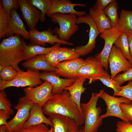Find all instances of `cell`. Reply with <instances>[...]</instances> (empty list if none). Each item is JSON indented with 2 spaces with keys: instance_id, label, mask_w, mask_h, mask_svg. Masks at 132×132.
Listing matches in <instances>:
<instances>
[{
  "instance_id": "1",
  "label": "cell",
  "mask_w": 132,
  "mask_h": 132,
  "mask_svg": "<svg viewBox=\"0 0 132 132\" xmlns=\"http://www.w3.org/2000/svg\"><path fill=\"white\" fill-rule=\"evenodd\" d=\"M42 109L44 114H57L70 117L75 120L80 127L84 123L81 110L66 90L53 95Z\"/></svg>"
},
{
  "instance_id": "2",
  "label": "cell",
  "mask_w": 132,
  "mask_h": 132,
  "mask_svg": "<svg viewBox=\"0 0 132 132\" xmlns=\"http://www.w3.org/2000/svg\"><path fill=\"white\" fill-rule=\"evenodd\" d=\"M26 44L18 34L3 39L0 44V71L7 66H12L18 72L21 70L18 64L24 60Z\"/></svg>"
},
{
  "instance_id": "3",
  "label": "cell",
  "mask_w": 132,
  "mask_h": 132,
  "mask_svg": "<svg viewBox=\"0 0 132 132\" xmlns=\"http://www.w3.org/2000/svg\"><path fill=\"white\" fill-rule=\"evenodd\" d=\"M100 93H92L90 99L87 103H81V113L84 120V132H97L102 124V119L100 118L101 108L97 107Z\"/></svg>"
},
{
  "instance_id": "4",
  "label": "cell",
  "mask_w": 132,
  "mask_h": 132,
  "mask_svg": "<svg viewBox=\"0 0 132 132\" xmlns=\"http://www.w3.org/2000/svg\"><path fill=\"white\" fill-rule=\"evenodd\" d=\"M50 17L53 22L59 25V27L55 28L54 31L60 40L67 41L78 29L77 24V18L75 14L56 13Z\"/></svg>"
},
{
  "instance_id": "5",
  "label": "cell",
  "mask_w": 132,
  "mask_h": 132,
  "mask_svg": "<svg viewBox=\"0 0 132 132\" xmlns=\"http://www.w3.org/2000/svg\"><path fill=\"white\" fill-rule=\"evenodd\" d=\"M43 83L39 71L29 69H27L26 71L21 70L18 72L15 77L11 80L4 81L0 80V90L12 87H34Z\"/></svg>"
},
{
  "instance_id": "6",
  "label": "cell",
  "mask_w": 132,
  "mask_h": 132,
  "mask_svg": "<svg viewBox=\"0 0 132 132\" xmlns=\"http://www.w3.org/2000/svg\"><path fill=\"white\" fill-rule=\"evenodd\" d=\"M33 103L25 96L20 97L14 108L17 110L14 117L7 122L6 132H16L23 127L28 119L31 107Z\"/></svg>"
},
{
  "instance_id": "7",
  "label": "cell",
  "mask_w": 132,
  "mask_h": 132,
  "mask_svg": "<svg viewBox=\"0 0 132 132\" xmlns=\"http://www.w3.org/2000/svg\"><path fill=\"white\" fill-rule=\"evenodd\" d=\"M100 93V98L103 99L107 106L106 111L104 114L100 115V118L102 119L110 116H114L119 118L122 121L130 122L126 118L121 108L120 104L122 103H132V102L128 99L123 97H117L111 96L106 93L104 89L99 91Z\"/></svg>"
},
{
  "instance_id": "8",
  "label": "cell",
  "mask_w": 132,
  "mask_h": 132,
  "mask_svg": "<svg viewBox=\"0 0 132 132\" xmlns=\"http://www.w3.org/2000/svg\"><path fill=\"white\" fill-rule=\"evenodd\" d=\"M52 87L50 83L45 81L41 85L36 87H26L23 88V91L24 96L28 99L42 108L53 97Z\"/></svg>"
},
{
  "instance_id": "9",
  "label": "cell",
  "mask_w": 132,
  "mask_h": 132,
  "mask_svg": "<svg viewBox=\"0 0 132 132\" xmlns=\"http://www.w3.org/2000/svg\"><path fill=\"white\" fill-rule=\"evenodd\" d=\"M105 70L102 64L92 57H88L84 61L78 71V77L89 80V84L99 80Z\"/></svg>"
},
{
  "instance_id": "10",
  "label": "cell",
  "mask_w": 132,
  "mask_h": 132,
  "mask_svg": "<svg viewBox=\"0 0 132 132\" xmlns=\"http://www.w3.org/2000/svg\"><path fill=\"white\" fill-rule=\"evenodd\" d=\"M82 23L88 24L90 29L89 40L87 44L85 45L77 46L75 49L80 56L87 55L93 51L96 46L97 38L99 33L95 23L89 14L77 18V24L78 25Z\"/></svg>"
},
{
  "instance_id": "11",
  "label": "cell",
  "mask_w": 132,
  "mask_h": 132,
  "mask_svg": "<svg viewBox=\"0 0 132 132\" xmlns=\"http://www.w3.org/2000/svg\"><path fill=\"white\" fill-rule=\"evenodd\" d=\"M122 33L115 27L100 33V37L104 41V46L102 51L96 54L94 57L102 64L106 71L108 69V59L112 47L115 42Z\"/></svg>"
},
{
  "instance_id": "12",
  "label": "cell",
  "mask_w": 132,
  "mask_h": 132,
  "mask_svg": "<svg viewBox=\"0 0 132 132\" xmlns=\"http://www.w3.org/2000/svg\"><path fill=\"white\" fill-rule=\"evenodd\" d=\"M29 39L31 44L44 47L46 43L53 45L60 43L61 44L73 45V44L60 40L57 34L54 35V31L50 28L46 30L40 31L35 28L30 29Z\"/></svg>"
},
{
  "instance_id": "13",
  "label": "cell",
  "mask_w": 132,
  "mask_h": 132,
  "mask_svg": "<svg viewBox=\"0 0 132 132\" xmlns=\"http://www.w3.org/2000/svg\"><path fill=\"white\" fill-rule=\"evenodd\" d=\"M87 7L86 4L73 3L69 0H51L50 5L46 15L50 17L56 13L63 14H71L78 17L86 15V13L84 11L76 10L75 6Z\"/></svg>"
},
{
  "instance_id": "14",
  "label": "cell",
  "mask_w": 132,
  "mask_h": 132,
  "mask_svg": "<svg viewBox=\"0 0 132 132\" xmlns=\"http://www.w3.org/2000/svg\"><path fill=\"white\" fill-rule=\"evenodd\" d=\"M108 61L110 65L111 78L113 80L119 73L122 71L124 72L132 67L131 63L120 50L114 45L112 47Z\"/></svg>"
},
{
  "instance_id": "15",
  "label": "cell",
  "mask_w": 132,
  "mask_h": 132,
  "mask_svg": "<svg viewBox=\"0 0 132 132\" xmlns=\"http://www.w3.org/2000/svg\"><path fill=\"white\" fill-rule=\"evenodd\" d=\"M53 124V132H76L80 126L74 119L55 114L49 116Z\"/></svg>"
},
{
  "instance_id": "16",
  "label": "cell",
  "mask_w": 132,
  "mask_h": 132,
  "mask_svg": "<svg viewBox=\"0 0 132 132\" xmlns=\"http://www.w3.org/2000/svg\"><path fill=\"white\" fill-rule=\"evenodd\" d=\"M40 77L42 80L50 83L53 87V95L60 93L75 81L76 78H63L60 77L55 72H44L40 73Z\"/></svg>"
},
{
  "instance_id": "17",
  "label": "cell",
  "mask_w": 132,
  "mask_h": 132,
  "mask_svg": "<svg viewBox=\"0 0 132 132\" xmlns=\"http://www.w3.org/2000/svg\"><path fill=\"white\" fill-rule=\"evenodd\" d=\"M84 60L79 58L74 60L62 61L55 66V73L58 75L66 78H77L78 71Z\"/></svg>"
},
{
  "instance_id": "18",
  "label": "cell",
  "mask_w": 132,
  "mask_h": 132,
  "mask_svg": "<svg viewBox=\"0 0 132 132\" xmlns=\"http://www.w3.org/2000/svg\"><path fill=\"white\" fill-rule=\"evenodd\" d=\"M24 20L30 29H33L40 20L41 12L26 0H18Z\"/></svg>"
},
{
  "instance_id": "19",
  "label": "cell",
  "mask_w": 132,
  "mask_h": 132,
  "mask_svg": "<svg viewBox=\"0 0 132 132\" xmlns=\"http://www.w3.org/2000/svg\"><path fill=\"white\" fill-rule=\"evenodd\" d=\"M16 11L13 9L10 12L11 19L10 26L6 36L8 37L14 34H17L22 36L23 39H29V32L26 30Z\"/></svg>"
},
{
  "instance_id": "20",
  "label": "cell",
  "mask_w": 132,
  "mask_h": 132,
  "mask_svg": "<svg viewBox=\"0 0 132 132\" xmlns=\"http://www.w3.org/2000/svg\"><path fill=\"white\" fill-rule=\"evenodd\" d=\"M42 108L36 103H33L30 110L29 117L24 123L23 127L25 128L44 123L53 126L52 123L50 120L44 115Z\"/></svg>"
},
{
  "instance_id": "21",
  "label": "cell",
  "mask_w": 132,
  "mask_h": 132,
  "mask_svg": "<svg viewBox=\"0 0 132 132\" xmlns=\"http://www.w3.org/2000/svg\"><path fill=\"white\" fill-rule=\"evenodd\" d=\"M21 65L25 68L36 71L55 72L56 70V68L48 64L44 55H38L29 58Z\"/></svg>"
},
{
  "instance_id": "22",
  "label": "cell",
  "mask_w": 132,
  "mask_h": 132,
  "mask_svg": "<svg viewBox=\"0 0 132 132\" xmlns=\"http://www.w3.org/2000/svg\"><path fill=\"white\" fill-rule=\"evenodd\" d=\"M89 14L95 23L99 33L112 28L110 18L102 10H95L90 7Z\"/></svg>"
},
{
  "instance_id": "23",
  "label": "cell",
  "mask_w": 132,
  "mask_h": 132,
  "mask_svg": "<svg viewBox=\"0 0 132 132\" xmlns=\"http://www.w3.org/2000/svg\"><path fill=\"white\" fill-rule=\"evenodd\" d=\"M61 44L60 43H56L49 47H45L32 44L28 45L26 44L24 48V60H26L38 55H45L51 51L58 48Z\"/></svg>"
},
{
  "instance_id": "24",
  "label": "cell",
  "mask_w": 132,
  "mask_h": 132,
  "mask_svg": "<svg viewBox=\"0 0 132 132\" xmlns=\"http://www.w3.org/2000/svg\"><path fill=\"white\" fill-rule=\"evenodd\" d=\"M86 80V79L78 77L73 84L65 89L68 91L71 97L81 111L80 99L82 94L86 89L83 86L84 83Z\"/></svg>"
},
{
  "instance_id": "25",
  "label": "cell",
  "mask_w": 132,
  "mask_h": 132,
  "mask_svg": "<svg viewBox=\"0 0 132 132\" xmlns=\"http://www.w3.org/2000/svg\"><path fill=\"white\" fill-rule=\"evenodd\" d=\"M116 28L121 33L132 34V11L121 10Z\"/></svg>"
},
{
  "instance_id": "26",
  "label": "cell",
  "mask_w": 132,
  "mask_h": 132,
  "mask_svg": "<svg viewBox=\"0 0 132 132\" xmlns=\"http://www.w3.org/2000/svg\"><path fill=\"white\" fill-rule=\"evenodd\" d=\"M114 44L120 50L124 56L132 66V58L130 53L127 34L124 33H122L115 42Z\"/></svg>"
},
{
  "instance_id": "27",
  "label": "cell",
  "mask_w": 132,
  "mask_h": 132,
  "mask_svg": "<svg viewBox=\"0 0 132 132\" xmlns=\"http://www.w3.org/2000/svg\"><path fill=\"white\" fill-rule=\"evenodd\" d=\"M10 13L6 11L0 1V39L6 36L9 30L11 21Z\"/></svg>"
},
{
  "instance_id": "28",
  "label": "cell",
  "mask_w": 132,
  "mask_h": 132,
  "mask_svg": "<svg viewBox=\"0 0 132 132\" xmlns=\"http://www.w3.org/2000/svg\"><path fill=\"white\" fill-rule=\"evenodd\" d=\"M118 9V3L116 0H114L103 10L106 15L110 18L112 28L116 27L119 21Z\"/></svg>"
},
{
  "instance_id": "29",
  "label": "cell",
  "mask_w": 132,
  "mask_h": 132,
  "mask_svg": "<svg viewBox=\"0 0 132 132\" xmlns=\"http://www.w3.org/2000/svg\"><path fill=\"white\" fill-rule=\"evenodd\" d=\"M28 1L41 11L40 20L42 22L44 21L45 16L50 5L51 0H29Z\"/></svg>"
},
{
  "instance_id": "30",
  "label": "cell",
  "mask_w": 132,
  "mask_h": 132,
  "mask_svg": "<svg viewBox=\"0 0 132 132\" xmlns=\"http://www.w3.org/2000/svg\"><path fill=\"white\" fill-rule=\"evenodd\" d=\"M58 50L59 63L74 60L79 58L80 56L75 49L60 47Z\"/></svg>"
},
{
  "instance_id": "31",
  "label": "cell",
  "mask_w": 132,
  "mask_h": 132,
  "mask_svg": "<svg viewBox=\"0 0 132 132\" xmlns=\"http://www.w3.org/2000/svg\"><path fill=\"white\" fill-rule=\"evenodd\" d=\"M101 82L108 88L112 89L114 91L113 96L119 93L121 90V86L112 79L111 76L107 71L99 79Z\"/></svg>"
},
{
  "instance_id": "32",
  "label": "cell",
  "mask_w": 132,
  "mask_h": 132,
  "mask_svg": "<svg viewBox=\"0 0 132 132\" xmlns=\"http://www.w3.org/2000/svg\"><path fill=\"white\" fill-rule=\"evenodd\" d=\"M12 105L4 90L0 92V109L5 110L10 116L14 113Z\"/></svg>"
},
{
  "instance_id": "33",
  "label": "cell",
  "mask_w": 132,
  "mask_h": 132,
  "mask_svg": "<svg viewBox=\"0 0 132 132\" xmlns=\"http://www.w3.org/2000/svg\"><path fill=\"white\" fill-rule=\"evenodd\" d=\"M17 72L12 66H6L0 71V80L4 81L11 80L15 78Z\"/></svg>"
},
{
  "instance_id": "34",
  "label": "cell",
  "mask_w": 132,
  "mask_h": 132,
  "mask_svg": "<svg viewBox=\"0 0 132 132\" xmlns=\"http://www.w3.org/2000/svg\"><path fill=\"white\" fill-rule=\"evenodd\" d=\"M113 80L120 86L126 81H132V67L122 73L117 75Z\"/></svg>"
},
{
  "instance_id": "35",
  "label": "cell",
  "mask_w": 132,
  "mask_h": 132,
  "mask_svg": "<svg viewBox=\"0 0 132 132\" xmlns=\"http://www.w3.org/2000/svg\"><path fill=\"white\" fill-rule=\"evenodd\" d=\"M58 48L45 55L46 60L48 64L55 68L59 63Z\"/></svg>"
},
{
  "instance_id": "36",
  "label": "cell",
  "mask_w": 132,
  "mask_h": 132,
  "mask_svg": "<svg viewBox=\"0 0 132 132\" xmlns=\"http://www.w3.org/2000/svg\"><path fill=\"white\" fill-rule=\"evenodd\" d=\"M121 90L113 96H119L126 98L132 102V81H129L126 85L121 86Z\"/></svg>"
},
{
  "instance_id": "37",
  "label": "cell",
  "mask_w": 132,
  "mask_h": 132,
  "mask_svg": "<svg viewBox=\"0 0 132 132\" xmlns=\"http://www.w3.org/2000/svg\"><path fill=\"white\" fill-rule=\"evenodd\" d=\"M49 130L45 125L41 124L26 128L22 127L16 132H47Z\"/></svg>"
},
{
  "instance_id": "38",
  "label": "cell",
  "mask_w": 132,
  "mask_h": 132,
  "mask_svg": "<svg viewBox=\"0 0 132 132\" xmlns=\"http://www.w3.org/2000/svg\"><path fill=\"white\" fill-rule=\"evenodd\" d=\"M1 1L4 9L9 13L11 10L14 9L17 10L20 7L18 0H2Z\"/></svg>"
},
{
  "instance_id": "39",
  "label": "cell",
  "mask_w": 132,
  "mask_h": 132,
  "mask_svg": "<svg viewBox=\"0 0 132 132\" xmlns=\"http://www.w3.org/2000/svg\"><path fill=\"white\" fill-rule=\"evenodd\" d=\"M131 122L119 121L116 124V132H132V124Z\"/></svg>"
},
{
  "instance_id": "40",
  "label": "cell",
  "mask_w": 132,
  "mask_h": 132,
  "mask_svg": "<svg viewBox=\"0 0 132 132\" xmlns=\"http://www.w3.org/2000/svg\"><path fill=\"white\" fill-rule=\"evenodd\" d=\"M121 110L126 118L132 122V103H122L120 104Z\"/></svg>"
},
{
  "instance_id": "41",
  "label": "cell",
  "mask_w": 132,
  "mask_h": 132,
  "mask_svg": "<svg viewBox=\"0 0 132 132\" xmlns=\"http://www.w3.org/2000/svg\"><path fill=\"white\" fill-rule=\"evenodd\" d=\"M114 0H97L93 8L95 10H103L110 3Z\"/></svg>"
},
{
  "instance_id": "42",
  "label": "cell",
  "mask_w": 132,
  "mask_h": 132,
  "mask_svg": "<svg viewBox=\"0 0 132 132\" xmlns=\"http://www.w3.org/2000/svg\"><path fill=\"white\" fill-rule=\"evenodd\" d=\"M10 118V115L4 110L0 109V125H5L8 127L7 120Z\"/></svg>"
},
{
  "instance_id": "43",
  "label": "cell",
  "mask_w": 132,
  "mask_h": 132,
  "mask_svg": "<svg viewBox=\"0 0 132 132\" xmlns=\"http://www.w3.org/2000/svg\"><path fill=\"white\" fill-rule=\"evenodd\" d=\"M129 50L130 55L132 58V34L127 33Z\"/></svg>"
},
{
  "instance_id": "44",
  "label": "cell",
  "mask_w": 132,
  "mask_h": 132,
  "mask_svg": "<svg viewBox=\"0 0 132 132\" xmlns=\"http://www.w3.org/2000/svg\"><path fill=\"white\" fill-rule=\"evenodd\" d=\"M6 126L2 125L0 126V132H6Z\"/></svg>"
},
{
  "instance_id": "45",
  "label": "cell",
  "mask_w": 132,
  "mask_h": 132,
  "mask_svg": "<svg viewBox=\"0 0 132 132\" xmlns=\"http://www.w3.org/2000/svg\"><path fill=\"white\" fill-rule=\"evenodd\" d=\"M76 132H84V127H81Z\"/></svg>"
},
{
  "instance_id": "46",
  "label": "cell",
  "mask_w": 132,
  "mask_h": 132,
  "mask_svg": "<svg viewBox=\"0 0 132 132\" xmlns=\"http://www.w3.org/2000/svg\"><path fill=\"white\" fill-rule=\"evenodd\" d=\"M47 132H53V127H52Z\"/></svg>"
}]
</instances>
